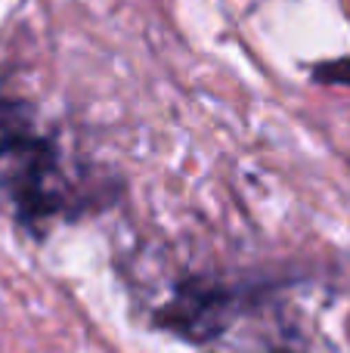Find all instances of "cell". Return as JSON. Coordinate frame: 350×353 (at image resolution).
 Here are the masks:
<instances>
[{"label":"cell","mask_w":350,"mask_h":353,"mask_svg":"<svg viewBox=\"0 0 350 353\" xmlns=\"http://www.w3.org/2000/svg\"><path fill=\"white\" fill-rule=\"evenodd\" d=\"M121 195V183L84 180L65 165L53 134L37 128L34 105L0 97V211L43 239L53 223H74Z\"/></svg>","instance_id":"6da1fadb"},{"label":"cell","mask_w":350,"mask_h":353,"mask_svg":"<svg viewBox=\"0 0 350 353\" xmlns=\"http://www.w3.org/2000/svg\"><path fill=\"white\" fill-rule=\"evenodd\" d=\"M267 292L270 285H233L211 276H186L155 310L152 323L155 329L171 332L186 344H211L227 335L245 313H251Z\"/></svg>","instance_id":"7a4b0ae2"},{"label":"cell","mask_w":350,"mask_h":353,"mask_svg":"<svg viewBox=\"0 0 350 353\" xmlns=\"http://www.w3.org/2000/svg\"><path fill=\"white\" fill-rule=\"evenodd\" d=\"M310 78L316 84H341V87H350V59H329V62H320L313 65Z\"/></svg>","instance_id":"3957f363"}]
</instances>
